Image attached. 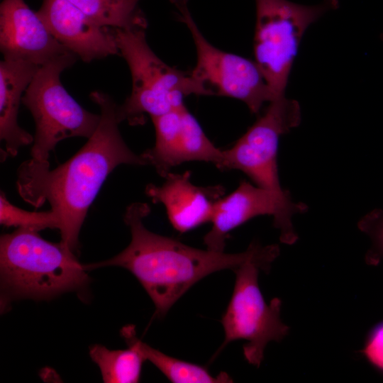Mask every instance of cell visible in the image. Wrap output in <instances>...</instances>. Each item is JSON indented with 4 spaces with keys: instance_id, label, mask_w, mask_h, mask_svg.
Listing matches in <instances>:
<instances>
[{
    "instance_id": "1",
    "label": "cell",
    "mask_w": 383,
    "mask_h": 383,
    "mask_svg": "<svg viewBox=\"0 0 383 383\" xmlns=\"http://www.w3.org/2000/svg\"><path fill=\"white\" fill-rule=\"evenodd\" d=\"M90 98L99 106L101 119L79 151L53 170L48 161L31 157L17 170L16 187L21 198L36 208L50 204L57 219L60 241L73 252L89 208L108 175L122 164L148 165L142 154L133 152L123 139L118 105L111 97L94 91Z\"/></svg>"
},
{
    "instance_id": "2",
    "label": "cell",
    "mask_w": 383,
    "mask_h": 383,
    "mask_svg": "<svg viewBox=\"0 0 383 383\" xmlns=\"http://www.w3.org/2000/svg\"><path fill=\"white\" fill-rule=\"evenodd\" d=\"M150 212L145 203L130 204L123 220L130 228L131 241L126 248L109 260L84 265L86 270L117 266L130 271L139 281L163 317L173 304L194 284L217 271H233L262 252L266 246L251 243L239 253L201 250L172 238L150 231L143 220Z\"/></svg>"
},
{
    "instance_id": "3",
    "label": "cell",
    "mask_w": 383,
    "mask_h": 383,
    "mask_svg": "<svg viewBox=\"0 0 383 383\" xmlns=\"http://www.w3.org/2000/svg\"><path fill=\"white\" fill-rule=\"evenodd\" d=\"M38 231L18 228L0 239L1 285L8 297L44 299L78 289L88 275L73 251Z\"/></svg>"
},
{
    "instance_id": "4",
    "label": "cell",
    "mask_w": 383,
    "mask_h": 383,
    "mask_svg": "<svg viewBox=\"0 0 383 383\" xmlns=\"http://www.w3.org/2000/svg\"><path fill=\"white\" fill-rule=\"evenodd\" d=\"M111 29L132 77L131 93L117 106L121 122L143 124L145 114L155 118L167 113L184 104L189 95L210 96L190 72L169 66L155 55L146 40V28Z\"/></svg>"
},
{
    "instance_id": "5",
    "label": "cell",
    "mask_w": 383,
    "mask_h": 383,
    "mask_svg": "<svg viewBox=\"0 0 383 383\" xmlns=\"http://www.w3.org/2000/svg\"><path fill=\"white\" fill-rule=\"evenodd\" d=\"M279 253L278 245H267L262 252L233 270L235 282L233 294L221 320L224 340L211 360L230 343L244 340L245 360L258 367L267 345L271 341L279 342L288 334L289 328L280 318L281 300L274 298L267 304L258 284L260 271L268 272Z\"/></svg>"
},
{
    "instance_id": "6",
    "label": "cell",
    "mask_w": 383,
    "mask_h": 383,
    "mask_svg": "<svg viewBox=\"0 0 383 383\" xmlns=\"http://www.w3.org/2000/svg\"><path fill=\"white\" fill-rule=\"evenodd\" d=\"M77 57L69 51L40 66L23 93L22 102L35 123L30 155L37 161H48L50 152L64 139L89 138L100 122L101 116L79 105L60 81L62 71L72 66Z\"/></svg>"
},
{
    "instance_id": "7",
    "label": "cell",
    "mask_w": 383,
    "mask_h": 383,
    "mask_svg": "<svg viewBox=\"0 0 383 383\" xmlns=\"http://www.w3.org/2000/svg\"><path fill=\"white\" fill-rule=\"evenodd\" d=\"M256 23L253 51L274 99L284 96L289 77L301 38L308 27L338 0H323L307 6L288 0H255Z\"/></svg>"
},
{
    "instance_id": "8",
    "label": "cell",
    "mask_w": 383,
    "mask_h": 383,
    "mask_svg": "<svg viewBox=\"0 0 383 383\" xmlns=\"http://www.w3.org/2000/svg\"><path fill=\"white\" fill-rule=\"evenodd\" d=\"M300 122L301 108L297 101L285 95L274 99L233 147L223 150L219 170H240L255 185L272 193L282 203L296 204L281 186L277 153L280 137Z\"/></svg>"
},
{
    "instance_id": "9",
    "label": "cell",
    "mask_w": 383,
    "mask_h": 383,
    "mask_svg": "<svg viewBox=\"0 0 383 383\" xmlns=\"http://www.w3.org/2000/svg\"><path fill=\"white\" fill-rule=\"evenodd\" d=\"M177 16L192 34L196 62L190 72L211 95L233 98L244 102L252 113H258L274 96L255 61L223 51L201 33L187 6V0H170Z\"/></svg>"
},
{
    "instance_id": "10",
    "label": "cell",
    "mask_w": 383,
    "mask_h": 383,
    "mask_svg": "<svg viewBox=\"0 0 383 383\" xmlns=\"http://www.w3.org/2000/svg\"><path fill=\"white\" fill-rule=\"evenodd\" d=\"M306 209L303 204L287 205L268 191L243 180L233 192L216 203L211 220L212 226L204 235V243L206 249L224 251L227 236L232 230L254 217L268 215L273 216L280 240L291 245L298 238L292 216Z\"/></svg>"
},
{
    "instance_id": "11",
    "label": "cell",
    "mask_w": 383,
    "mask_h": 383,
    "mask_svg": "<svg viewBox=\"0 0 383 383\" xmlns=\"http://www.w3.org/2000/svg\"><path fill=\"white\" fill-rule=\"evenodd\" d=\"M152 119L155 143L142 155L160 175L164 177L172 167L190 161L211 162L220 168L223 150L209 139L184 104Z\"/></svg>"
},
{
    "instance_id": "12",
    "label": "cell",
    "mask_w": 383,
    "mask_h": 383,
    "mask_svg": "<svg viewBox=\"0 0 383 383\" xmlns=\"http://www.w3.org/2000/svg\"><path fill=\"white\" fill-rule=\"evenodd\" d=\"M0 48L4 59L25 60L38 66L69 52L24 0L1 1Z\"/></svg>"
},
{
    "instance_id": "13",
    "label": "cell",
    "mask_w": 383,
    "mask_h": 383,
    "mask_svg": "<svg viewBox=\"0 0 383 383\" xmlns=\"http://www.w3.org/2000/svg\"><path fill=\"white\" fill-rule=\"evenodd\" d=\"M55 39L86 62L118 55L111 29L102 27L67 0H43L37 12Z\"/></svg>"
},
{
    "instance_id": "14",
    "label": "cell",
    "mask_w": 383,
    "mask_h": 383,
    "mask_svg": "<svg viewBox=\"0 0 383 383\" xmlns=\"http://www.w3.org/2000/svg\"><path fill=\"white\" fill-rule=\"evenodd\" d=\"M164 177L165 181L161 185H147L145 194L153 202L164 205L175 230L186 233L211 222L216 203L224 194V187L196 186L191 182L189 172H169Z\"/></svg>"
},
{
    "instance_id": "15",
    "label": "cell",
    "mask_w": 383,
    "mask_h": 383,
    "mask_svg": "<svg viewBox=\"0 0 383 383\" xmlns=\"http://www.w3.org/2000/svg\"><path fill=\"white\" fill-rule=\"evenodd\" d=\"M40 66L21 60L4 59L0 62V138L4 149L1 160L15 157L19 149L33 143L34 137L17 121L22 94Z\"/></svg>"
},
{
    "instance_id": "16",
    "label": "cell",
    "mask_w": 383,
    "mask_h": 383,
    "mask_svg": "<svg viewBox=\"0 0 383 383\" xmlns=\"http://www.w3.org/2000/svg\"><path fill=\"white\" fill-rule=\"evenodd\" d=\"M121 335L128 347L135 349L145 359L153 364L174 383H226L232 382L226 372L213 376L209 370L199 365L181 360L160 352L142 342L136 336L135 327L127 325L121 329Z\"/></svg>"
},
{
    "instance_id": "17",
    "label": "cell",
    "mask_w": 383,
    "mask_h": 383,
    "mask_svg": "<svg viewBox=\"0 0 383 383\" xmlns=\"http://www.w3.org/2000/svg\"><path fill=\"white\" fill-rule=\"evenodd\" d=\"M98 25L129 29L148 26L139 7L141 0H67Z\"/></svg>"
},
{
    "instance_id": "18",
    "label": "cell",
    "mask_w": 383,
    "mask_h": 383,
    "mask_svg": "<svg viewBox=\"0 0 383 383\" xmlns=\"http://www.w3.org/2000/svg\"><path fill=\"white\" fill-rule=\"evenodd\" d=\"M89 355L99 366L106 383H135L140 379L145 359L133 348L113 350L94 345L89 348Z\"/></svg>"
},
{
    "instance_id": "19",
    "label": "cell",
    "mask_w": 383,
    "mask_h": 383,
    "mask_svg": "<svg viewBox=\"0 0 383 383\" xmlns=\"http://www.w3.org/2000/svg\"><path fill=\"white\" fill-rule=\"evenodd\" d=\"M0 223L7 227L26 228L36 231L58 228L56 216L52 210L28 211L13 205L4 192L0 196Z\"/></svg>"
},
{
    "instance_id": "20",
    "label": "cell",
    "mask_w": 383,
    "mask_h": 383,
    "mask_svg": "<svg viewBox=\"0 0 383 383\" xmlns=\"http://www.w3.org/2000/svg\"><path fill=\"white\" fill-rule=\"evenodd\" d=\"M363 353L372 364L383 370V323L372 332Z\"/></svg>"
},
{
    "instance_id": "21",
    "label": "cell",
    "mask_w": 383,
    "mask_h": 383,
    "mask_svg": "<svg viewBox=\"0 0 383 383\" xmlns=\"http://www.w3.org/2000/svg\"><path fill=\"white\" fill-rule=\"evenodd\" d=\"M375 236L379 249L383 252V221L377 229Z\"/></svg>"
},
{
    "instance_id": "22",
    "label": "cell",
    "mask_w": 383,
    "mask_h": 383,
    "mask_svg": "<svg viewBox=\"0 0 383 383\" xmlns=\"http://www.w3.org/2000/svg\"><path fill=\"white\" fill-rule=\"evenodd\" d=\"M380 38L382 40H383V33L381 34Z\"/></svg>"
}]
</instances>
